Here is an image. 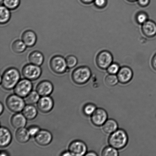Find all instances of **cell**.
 Returning a JSON list of instances; mask_svg holds the SVG:
<instances>
[{
	"mask_svg": "<svg viewBox=\"0 0 156 156\" xmlns=\"http://www.w3.org/2000/svg\"><path fill=\"white\" fill-rule=\"evenodd\" d=\"M50 65L52 71L58 74L66 72L68 68L66 59L60 55L53 56L50 59Z\"/></svg>",
	"mask_w": 156,
	"mask_h": 156,
	"instance_id": "5b68a950",
	"label": "cell"
},
{
	"mask_svg": "<svg viewBox=\"0 0 156 156\" xmlns=\"http://www.w3.org/2000/svg\"><path fill=\"white\" fill-rule=\"evenodd\" d=\"M91 76V70L87 66H80L76 68L73 72L71 76L73 82L79 85L87 83Z\"/></svg>",
	"mask_w": 156,
	"mask_h": 156,
	"instance_id": "3957f363",
	"label": "cell"
},
{
	"mask_svg": "<svg viewBox=\"0 0 156 156\" xmlns=\"http://www.w3.org/2000/svg\"><path fill=\"white\" fill-rule=\"evenodd\" d=\"M60 155L62 156H72L71 153L69 151H66L63 152L62 153V154H60Z\"/></svg>",
	"mask_w": 156,
	"mask_h": 156,
	"instance_id": "74e56055",
	"label": "cell"
},
{
	"mask_svg": "<svg viewBox=\"0 0 156 156\" xmlns=\"http://www.w3.org/2000/svg\"><path fill=\"white\" fill-rule=\"evenodd\" d=\"M80 1L83 4H88L92 2L94 0H80Z\"/></svg>",
	"mask_w": 156,
	"mask_h": 156,
	"instance_id": "f35d334b",
	"label": "cell"
},
{
	"mask_svg": "<svg viewBox=\"0 0 156 156\" xmlns=\"http://www.w3.org/2000/svg\"><path fill=\"white\" fill-rule=\"evenodd\" d=\"M102 126L104 132L108 134L112 133L118 129L117 122L113 119H108Z\"/></svg>",
	"mask_w": 156,
	"mask_h": 156,
	"instance_id": "7402d4cb",
	"label": "cell"
},
{
	"mask_svg": "<svg viewBox=\"0 0 156 156\" xmlns=\"http://www.w3.org/2000/svg\"><path fill=\"white\" fill-rule=\"evenodd\" d=\"M0 108H0V115H1L4 110V105H3L2 103L1 102L0 103Z\"/></svg>",
	"mask_w": 156,
	"mask_h": 156,
	"instance_id": "60d3db41",
	"label": "cell"
},
{
	"mask_svg": "<svg viewBox=\"0 0 156 156\" xmlns=\"http://www.w3.org/2000/svg\"><path fill=\"white\" fill-rule=\"evenodd\" d=\"M112 56L111 53L103 51L99 53L97 58L98 66L102 69H106L112 63Z\"/></svg>",
	"mask_w": 156,
	"mask_h": 156,
	"instance_id": "7c38bea8",
	"label": "cell"
},
{
	"mask_svg": "<svg viewBox=\"0 0 156 156\" xmlns=\"http://www.w3.org/2000/svg\"><path fill=\"white\" fill-rule=\"evenodd\" d=\"M20 4V0H3V5L10 10L17 9Z\"/></svg>",
	"mask_w": 156,
	"mask_h": 156,
	"instance_id": "484cf974",
	"label": "cell"
},
{
	"mask_svg": "<svg viewBox=\"0 0 156 156\" xmlns=\"http://www.w3.org/2000/svg\"><path fill=\"white\" fill-rule=\"evenodd\" d=\"M108 141L109 146L118 150L123 149L128 143V134L124 130L118 129L112 133L110 134Z\"/></svg>",
	"mask_w": 156,
	"mask_h": 156,
	"instance_id": "7a4b0ae2",
	"label": "cell"
},
{
	"mask_svg": "<svg viewBox=\"0 0 156 156\" xmlns=\"http://www.w3.org/2000/svg\"><path fill=\"white\" fill-rule=\"evenodd\" d=\"M120 66L117 63H112L107 68V71L109 74L116 75L120 69Z\"/></svg>",
	"mask_w": 156,
	"mask_h": 156,
	"instance_id": "4dcf8cb0",
	"label": "cell"
},
{
	"mask_svg": "<svg viewBox=\"0 0 156 156\" xmlns=\"http://www.w3.org/2000/svg\"><path fill=\"white\" fill-rule=\"evenodd\" d=\"M20 73L17 69L8 68L1 77V85L5 90L13 89L20 79Z\"/></svg>",
	"mask_w": 156,
	"mask_h": 156,
	"instance_id": "6da1fadb",
	"label": "cell"
},
{
	"mask_svg": "<svg viewBox=\"0 0 156 156\" xmlns=\"http://www.w3.org/2000/svg\"><path fill=\"white\" fill-rule=\"evenodd\" d=\"M22 112V114L27 120H33L37 115V109L34 105H25Z\"/></svg>",
	"mask_w": 156,
	"mask_h": 156,
	"instance_id": "ac0fdd59",
	"label": "cell"
},
{
	"mask_svg": "<svg viewBox=\"0 0 156 156\" xmlns=\"http://www.w3.org/2000/svg\"><path fill=\"white\" fill-rule=\"evenodd\" d=\"M27 47L22 40H20L15 41L12 45V50L14 52L17 53L23 52L25 51Z\"/></svg>",
	"mask_w": 156,
	"mask_h": 156,
	"instance_id": "d4e9b609",
	"label": "cell"
},
{
	"mask_svg": "<svg viewBox=\"0 0 156 156\" xmlns=\"http://www.w3.org/2000/svg\"><path fill=\"white\" fill-rule=\"evenodd\" d=\"M96 109L97 107L94 104L88 103L84 105L83 108V111L85 115L91 116Z\"/></svg>",
	"mask_w": 156,
	"mask_h": 156,
	"instance_id": "f1b7e54d",
	"label": "cell"
},
{
	"mask_svg": "<svg viewBox=\"0 0 156 156\" xmlns=\"http://www.w3.org/2000/svg\"><path fill=\"white\" fill-rule=\"evenodd\" d=\"M118 150L111 146L106 147L102 152V156H118L119 155Z\"/></svg>",
	"mask_w": 156,
	"mask_h": 156,
	"instance_id": "4316f807",
	"label": "cell"
},
{
	"mask_svg": "<svg viewBox=\"0 0 156 156\" xmlns=\"http://www.w3.org/2000/svg\"><path fill=\"white\" fill-rule=\"evenodd\" d=\"M98 155L96 153L93 152V151H90L87 152L85 156H97Z\"/></svg>",
	"mask_w": 156,
	"mask_h": 156,
	"instance_id": "8d00e7d4",
	"label": "cell"
},
{
	"mask_svg": "<svg viewBox=\"0 0 156 156\" xmlns=\"http://www.w3.org/2000/svg\"><path fill=\"white\" fill-rule=\"evenodd\" d=\"M29 60L30 63L40 66L44 63V56L40 51H33L29 55Z\"/></svg>",
	"mask_w": 156,
	"mask_h": 156,
	"instance_id": "44dd1931",
	"label": "cell"
},
{
	"mask_svg": "<svg viewBox=\"0 0 156 156\" xmlns=\"http://www.w3.org/2000/svg\"><path fill=\"white\" fill-rule=\"evenodd\" d=\"M10 10L4 5H1L0 10V23L1 24H6L10 20L11 18Z\"/></svg>",
	"mask_w": 156,
	"mask_h": 156,
	"instance_id": "603a6c76",
	"label": "cell"
},
{
	"mask_svg": "<svg viewBox=\"0 0 156 156\" xmlns=\"http://www.w3.org/2000/svg\"><path fill=\"white\" fill-rule=\"evenodd\" d=\"M27 129L30 136L33 137H34L41 130L40 128L36 125L30 126L27 128Z\"/></svg>",
	"mask_w": 156,
	"mask_h": 156,
	"instance_id": "1f68e13d",
	"label": "cell"
},
{
	"mask_svg": "<svg viewBox=\"0 0 156 156\" xmlns=\"http://www.w3.org/2000/svg\"><path fill=\"white\" fill-rule=\"evenodd\" d=\"M129 1H136V0H129Z\"/></svg>",
	"mask_w": 156,
	"mask_h": 156,
	"instance_id": "7bdbcfd3",
	"label": "cell"
},
{
	"mask_svg": "<svg viewBox=\"0 0 156 156\" xmlns=\"http://www.w3.org/2000/svg\"><path fill=\"white\" fill-rule=\"evenodd\" d=\"M30 137L28 129L24 127L17 129L15 133L16 140L20 143H27L30 140Z\"/></svg>",
	"mask_w": 156,
	"mask_h": 156,
	"instance_id": "ffe728a7",
	"label": "cell"
},
{
	"mask_svg": "<svg viewBox=\"0 0 156 156\" xmlns=\"http://www.w3.org/2000/svg\"><path fill=\"white\" fill-rule=\"evenodd\" d=\"M54 87L52 83L48 80H43L40 82L37 86L36 91L40 96H50L52 93Z\"/></svg>",
	"mask_w": 156,
	"mask_h": 156,
	"instance_id": "4fadbf2b",
	"label": "cell"
},
{
	"mask_svg": "<svg viewBox=\"0 0 156 156\" xmlns=\"http://www.w3.org/2000/svg\"><path fill=\"white\" fill-rule=\"evenodd\" d=\"M34 140L36 143L40 146H48L52 140V134L50 131L47 130H41L34 137Z\"/></svg>",
	"mask_w": 156,
	"mask_h": 156,
	"instance_id": "8fae6325",
	"label": "cell"
},
{
	"mask_svg": "<svg viewBox=\"0 0 156 156\" xmlns=\"http://www.w3.org/2000/svg\"><path fill=\"white\" fill-rule=\"evenodd\" d=\"M54 105V101L50 96H42L37 103V108L41 112L48 113L53 109Z\"/></svg>",
	"mask_w": 156,
	"mask_h": 156,
	"instance_id": "30bf717a",
	"label": "cell"
},
{
	"mask_svg": "<svg viewBox=\"0 0 156 156\" xmlns=\"http://www.w3.org/2000/svg\"><path fill=\"white\" fill-rule=\"evenodd\" d=\"M9 155H9L8 153L5 151H1V154H0V156H7Z\"/></svg>",
	"mask_w": 156,
	"mask_h": 156,
	"instance_id": "ab89813d",
	"label": "cell"
},
{
	"mask_svg": "<svg viewBox=\"0 0 156 156\" xmlns=\"http://www.w3.org/2000/svg\"><path fill=\"white\" fill-rule=\"evenodd\" d=\"M33 85L31 81L27 79L20 80L14 88L15 94L25 98L33 89Z\"/></svg>",
	"mask_w": 156,
	"mask_h": 156,
	"instance_id": "52a82bcc",
	"label": "cell"
},
{
	"mask_svg": "<svg viewBox=\"0 0 156 156\" xmlns=\"http://www.w3.org/2000/svg\"><path fill=\"white\" fill-rule=\"evenodd\" d=\"M21 39L27 47H31L36 44L37 41V36L34 31L28 30L23 33Z\"/></svg>",
	"mask_w": 156,
	"mask_h": 156,
	"instance_id": "9a60e30c",
	"label": "cell"
},
{
	"mask_svg": "<svg viewBox=\"0 0 156 156\" xmlns=\"http://www.w3.org/2000/svg\"><path fill=\"white\" fill-rule=\"evenodd\" d=\"M42 73V69L40 66L31 63L24 66L22 70L23 77L30 81L36 80L39 79Z\"/></svg>",
	"mask_w": 156,
	"mask_h": 156,
	"instance_id": "8992f818",
	"label": "cell"
},
{
	"mask_svg": "<svg viewBox=\"0 0 156 156\" xmlns=\"http://www.w3.org/2000/svg\"><path fill=\"white\" fill-rule=\"evenodd\" d=\"M26 102L23 98L16 94L10 95L6 100L7 108L12 112L17 113L22 111Z\"/></svg>",
	"mask_w": 156,
	"mask_h": 156,
	"instance_id": "277c9868",
	"label": "cell"
},
{
	"mask_svg": "<svg viewBox=\"0 0 156 156\" xmlns=\"http://www.w3.org/2000/svg\"><path fill=\"white\" fill-rule=\"evenodd\" d=\"M133 72L131 68L128 67H123L120 69L117 73V76L119 82L125 84L130 82L133 77Z\"/></svg>",
	"mask_w": 156,
	"mask_h": 156,
	"instance_id": "5bb4252c",
	"label": "cell"
},
{
	"mask_svg": "<svg viewBox=\"0 0 156 156\" xmlns=\"http://www.w3.org/2000/svg\"><path fill=\"white\" fill-rule=\"evenodd\" d=\"M147 16L143 13H139L137 16V20L139 23L143 24L147 21Z\"/></svg>",
	"mask_w": 156,
	"mask_h": 156,
	"instance_id": "d6a6232c",
	"label": "cell"
},
{
	"mask_svg": "<svg viewBox=\"0 0 156 156\" xmlns=\"http://www.w3.org/2000/svg\"><path fill=\"white\" fill-rule=\"evenodd\" d=\"M105 82L108 86L112 87L117 85L119 81L116 75L109 74L105 77Z\"/></svg>",
	"mask_w": 156,
	"mask_h": 156,
	"instance_id": "83f0119b",
	"label": "cell"
},
{
	"mask_svg": "<svg viewBox=\"0 0 156 156\" xmlns=\"http://www.w3.org/2000/svg\"><path fill=\"white\" fill-rule=\"evenodd\" d=\"M66 60L67 66L69 69L74 68L77 65L78 63L77 57L73 55H69L67 56Z\"/></svg>",
	"mask_w": 156,
	"mask_h": 156,
	"instance_id": "f546056e",
	"label": "cell"
},
{
	"mask_svg": "<svg viewBox=\"0 0 156 156\" xmlns=\"http://www.w3.org/2000/svg\"><path fill=\"white\" fill-rule=\"evenodd\" d=\"M1 138H0V146L4 148L8 146L11 143L12 136L10 131L7 128L1 126Z\"/></svg>",
	"mask_w": 156,
	"mask_h": 156,
	"instance_id": "e0dca14e",
	"label": "cell"
},
{
	"mask_svg": "<svg viewBox=\"0 0 156 156\" xmlns=\"http://www.w3.org/2000/svg\"><path fill=\"white\" fill-rule=\"evenodd\" d=\"M40 99V95L36 91H32L24 98V101L27 105H34L37 104Z\"/></svg>",
	"mask_w": 156,
	"mask_h": 156,
	"instance_id": "cb8c5ba5",
	"label": "cell"
},
{
	"mask_svg": "<svg viewBox=\"0 0 156 156\" xmlns=\"http://www.w3.org/2000/svg\"><path fill=\"white\" fill-rule=\"evenodd\" d=\"M94 2L97 7H102L105 5L106 1L105 0H94Z\"/></svg>",
	"mask_w": 156,
	"mask_h": 156,
	"instance_id": "836d02e7",
	"label": "cell"
},
{
	"mask_svg": "<svg viewBox=\"0 0 156 156\" xmlns=\"http://www.w3.org/2000/svg\"><path fill=\"white\" fill-rule=\"evenodd\" d=\"M68 151L72 156H84L87 152V147L86 144L82 140H74L69 146Z\"/></svg>",
	"mask_w": 156,
	"mask_h": 156,
	"instance_id": "ba28073f",
	"label": "cell"
},
{
	"mask_svg": "<svg viewBox=\"0 0 156 156\" xmlns=\"http://www.w3.org/2000/svg\"><path fill=\"white\" fill-rule=\"evenodd\" d=\"M27 120L22 113H16L11 119V124L15 129H18L25 127L27 124Z\"/></svg>",
	"mask_w": 156,
	"mask_h": 156,
	"instance_id": "2e32d148",
	"label": "cell"
},
{
	"mask_svg": "<svg viewBox=\"0 0 156 156\" xmlns=\"http://www.w3.org/2000/svg\"><path fill=\"white\" fill-rule=\"evenodd\" d=\"M152 66L153 68L156 71V53L153 58Z\"/></svg>",
	"mask_w": 156,
	"mask_h": 156,
	"instance_id": "d590c367",
	"label": "cell"
},
{
	"mask_svg": "<svg viewBox=\"0 0 156 156\" xmlns=\"http://www.w3.org/2000/svg\"><path fill=\"white\" fill-rule=\"evenodd\" d=\"M3 0H0V3H1V5H3Z\"/></svg>",
	"mask_w": 156,
	"mask_h": 156,
	"instance_id": "b9f144b4",
	"label": "cell"
},
{
	"mask_svg": "<svg viewBox=\"0 0 156 156\" xmlns=\"http://www.w3.org/2000/svg\"><path fill=\"white\" fill-rule=\"evenodd\" d=\"M139 4L143 6L147 5L149 2V0H138Z\"/></svg>",
	"mask_w": 156,
	"mask_h": 156,
	"instance_id": "e575fe53",
	"label": "cell"
},
{
	"mask_svg": "<svg viewBox=\"0 0 156 156\" xmlns=\"http://www.w3.org/2000/svg\"><path fill=\"white\" fill-rule=\"evenodd\" d=\"M108 119V114L104 108H97L91 116L92 123L96 126H102Z\"/></svg>",
	"mask_w": 156,
	"mask_h": 156,
	"instance_id": "9c48e42d",
	"label": "cell"
},
{
	"mask_svg": "<svg viewBox=\"0 0 156 156\" xmlns=\"http://www.w3.org/2000/svg\"><path fill=\"white\" fill-rule=\"evenodd\" d=\"M143 30L144 34L149 37L156 35V24L152 21H147L143 24Z\"/></svg>",
	"mask_w": 156,
	"mask_h": 156,
	"instance_id": "d6986e66",
	"label": "cell"
}]
</instances>
